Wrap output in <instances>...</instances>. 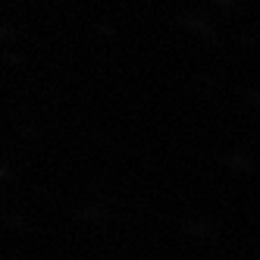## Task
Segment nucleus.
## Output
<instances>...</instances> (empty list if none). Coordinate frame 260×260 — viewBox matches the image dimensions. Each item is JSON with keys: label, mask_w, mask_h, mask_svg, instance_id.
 Here are the masks:
<instances>
[]
</instances>
